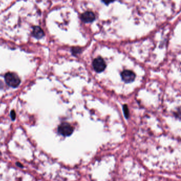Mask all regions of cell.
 <instances>
[{
    "label": "cell",
    "instance_id": "cell-10",
    "mask_svg": "<svg viewBox=\"0 0 181 181\" xmlns=\"http://www.w3.org/2000/svg\"><path fill=\"white\" fill-rule=\"evenodd\" d=\"M115 0H102L103 1L105 4L106 5H108V4L111 3L112 2H113Z\"/></svg>",
    "mask_w": 181,
    "mask_h": 181
},
{
    "label": "cell",
    "instance_id": "cell-3",
    "mask_svg": "<svg viewBox=\"0 0 181 181\" xmlns=\"http://www.w3.org/2000/svg\"><path fill=\"white\" fill-rule=\"evenodd\" d=\"M93 68L97 73H101L105 70L106 65L104 60L101 57L95 58L93 63Z\"/></svg>",
    "mask_w": 181,
    "mask_h": 181
},
{
    "label": "cell",
    "instance_id": "cell-8",
    "mask_svg": "<svg viewBox=\"0 0 181 181\" xmlns=\"http://www.w3.org/2000/svg\"><path fill=\"white\" fill-rule=\"evenodd\" d=\"M72 52L74 55H76L80 53L81 50L79 48H73L72 50Z\"/></svg>",
    "mask_w": 181,
    "mask_h": 181
},
{
    "label": "cell",
    "instance_id": "cell-5",
    "mask_svg": "<svg viewBox=\"0 0 181 181\" xmlns=\"http://www.w3.org/2000/svg\"><path fill=\"white\" fill-rule=\"evenodd\" d=\"M81 20L84 23H90L95 20L96 17L94 12L91 11H86L82 13L80 17Z\"/></svg>",
    "mask_w": 181,
    "mask_h": 181
},
{
    "label": "cell",
    "instance_id": "cell-1",
    "mask_svg": "<svg viewBox=\"0 0 181 181\" xmlns=\"http://www.w3.org/2000/svg\"><path fill=\"white\" fill-rule=\"evenodd\" d=\"M4 79L6 84L9 87L13 88H16L20 84V78L16 74L13 73H7L4 76Z\"/></svg>",
    "mask_w": 181,
    "mask_h": 181
},
{
    "label": "cell",
    "instance_id": "cell-2",
    "mask_svg": "<svg viewBox=\"0 0 181 181\" xmlns=\"http://www.w3.org/2000/svg\"><path fill=\"white\" fill-rule=\"evenodd\" d=\"M58 132L62 136L65 137L70 136L73 132V128L68 123H62L58 128Z\"/></svg>",
    "mask_w": 181,
    "mask_h": 181
},
{
    "label": "cell",
    "instance_id": "cell-7",
    "mask_svg": "<svg viewBox=\"0 0 181 181\" xmlns=\"http://www.w3.org/2000/svg\"><path fill=\"white\" fill-rule=\"evenodd\" d=\"M123 111L125 117H126V118H128L129 117V109H128V106H127V105H124Z\"/></svg>",
    "mask_w": 181,
    "mask_h": 181
},
{
    "label": "cell",
    "instance_id": "cell-6",
    "mask_svg": "<svg viewBox=\"0 0 181 181\" xmlns=\"http://www.w3.org/2000/svg\"><path fill=\"white\" fill-rule=\"evenodd\" d=\"M33 35L37 39H41L44 36V32L41 27L36 26L33 28Z\"/></svg>",
    "mask_w": 181,
    "mask_h": 181
},
{
    "label": "cell",
    "instance_id": "cell-9",
    "mask_svg": "<svg viewBox=\"0 0 181 181\" xmlns=\"http://www.w3.org/2000/svg\"><path fill=\"white\" fill-rule=\"evenodd\" d=\"M10 116L12 120H15V119H16V112H15V110H13L11 111Z\"/></svg>",
    "mask_w": 181,
    "mask_h": 181
},
{
    "label": "cell",
    "instance_id": "cell-11",
    "mask_svg": "<svg viewBox=\"0 0 181 181\" xmlns=\"http://www.w3.org/2000/svg\"><path fill=\"white\" fill-rule=\"evenodd\" d=\"M16 164L18 166L20 167H23V165L21 164H20V163H16Z\"/></svg>",
    "mask_w": 181,
    "mask_h": 181
},
{
    "label": "cell",
    "instance_id": "cell-4",
    "mask_svg": "<svg viewBox=\"0 0 181 181\" xmlns=\"http://www.w3.org/2000/svg\"><path fill=\"white\" fill-rule=\"evenodd\" d=\"M121 77L122 80L126 83L132 82L136 77V74L132 71L130 70H124L121 73Z\"/></svg>",
    "mask_w": 181,
    "mask_h": 181
}]
</instances>
